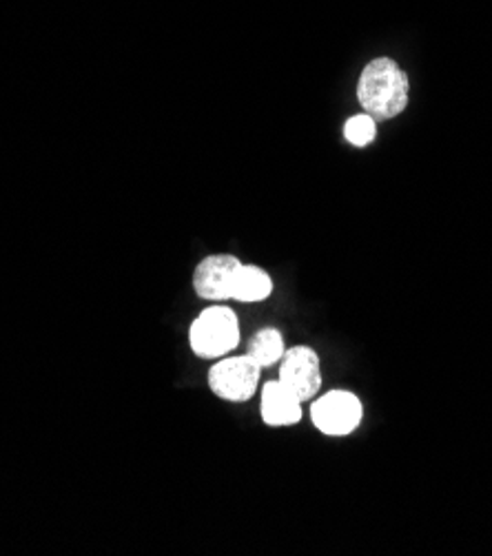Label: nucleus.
Masks as SVG:
<instances>
[{
  "label": "nucleus",
  "mask_w": 492,
  "mask_h": 556,
  "mask_svg": "<svg viewBox=\"0 0 492 556\" xmlns=\"http://www.w3.org/2000/svg\"><path fill=\"white\" fill-rule=\"evenodd\" d=\"M262 368L249 355L220 357L209 370V388L215 397L242 404L257 393Z\"/></svg>",
  "instance_id": "3"
},
{
  "label": "nucleus",
  "mask_w": 492,
  "mask_h": 556,
  "mask_svg": "<svg viewBox=\"0 0 492 556\" xmlns=\"http://www.w3.org/2000/svg\"><path fill=\"white\" fill-rule=\"evenodd\" d=\"M287 353V344L282 332L278 328H262L249 342V357L260 366V368H270L280 364V359Z\"/></svg>",
  "instance_id": "9"
},
{
  "label": "nucleus",
  "mask_w": 492,
  "mask_h": 556,
  "mask_svg": "<svg viewBox=\"0 0 492 556\" xmlns=\"http://www.w3.org/2000/svg\"><path fill=\"white\" fill-rule=\"evenodd\" d=\"M238 344L240 321L229 306H206L189 328V346L202 359L227 357Z\"/></svg>",
  "instance_id": "2"
},
{
  "label": "nucleus",
  "mask_w": 492,
  "mask_h": 556,
  "mask_svg": "<svg viewBox=\"0 0 492 556\" xmlns=\"http://www.w3.org/2000/svg\"><path fill=\"white\" fill-rule=\"evenodd\" d=\"M273 293V282L270 275L253 264H242L236 277V287H234V302H244V304H257L268 300Z\"/></svg>",
  "instance_id": "8"
},
{
  "label": "nucleus",
  "mask_w": 492,
  "mask_h": 556,
  "mask_svg": "<svg viewBox=\"0 0 492 556\" xmlns=\"http://www.w3.org/2000/svg\"><path fill=\"white\" fill-rule=\"evenodd\" d=\"M240 266L242 262L229 253L204 257L193 273V289L198 298L206 302H231Z\"/></svg>",
  "instance_id": "5"
},
{
  "label": "nucleus",
  "mask_w": 492,
  "mask_h": 556,
  "mask_svg": "<svg viewBox=\"0 0 492 556\" xmlns=\"http://www.w3.org/2000/svg\"><path fill=\"white\" fill-rule=\"evenodd\" d=\"M357 100L375 121H391L408 106V78L391 59H377L364 67Z\"/></svg>",
  "instance_id": "1"
},
{
  "label": "nucleus",
  "mask_w": 492,
  "mask_h": 556,
  "mask_svg": "<svg viewBox=\"0 0 492 556\" xmlns=\"http://www.w3.org/2000/svg\"><path fill=\"white\" fill-rule=\"evenodd\" d=\"M364 417V406L349 391H331L313 402L311 419L321 434L346 437L357 430Z\"/></svg>",
  "instance_id": "4"
},
{
  "label": "nucleus",
  "mask_w": 492,
  "mask_h": 556,
  "mask_svg": "<svg viewBox=\"0 0 492 556\" xmlns=\"http://www.w3.org/2000/svg\"><path fill=\"white\" fill-rule=\"evenodd\" d=\"M344 136L351 144L355 147H366L375 140L377 136V127H375V118H370L368 114H359V116H353L351 121H346V127H344Z\"/></svg>",
  "instance_id": "10"
},
{
  "label": "nucleus",
  "mask_w": 492,
  "mask_h": 556,
  "mask_svg": "<svg viewBox=\"0 0 492 556\" xmlns=\"http://www.w3.org/2000/svg\"><path fill=\"white\" fill-rule=\"evenodd\" d=\"M260 415L270 428H289L302 419V402L280 379L266 381L260 391Z\"/></svg>",
  "instance_id": "7"
},
{
  "label": "nucleus",
  "mask_w": 492,
  "mask_h": 556,
  "mask_svg": "<svg viewBox=\"0 0 492 556\" xmlns=\"http://www.w3.org/2000/svg\"><path fill=\"white\" fill-rule=\"evenodd\" d=\"M289 391L300 400L308 402L321 391V366L319 355L308 346L287 349L280 359V377Z\"/></svg>",
  "instance_id": "6"
}]
</instances>
